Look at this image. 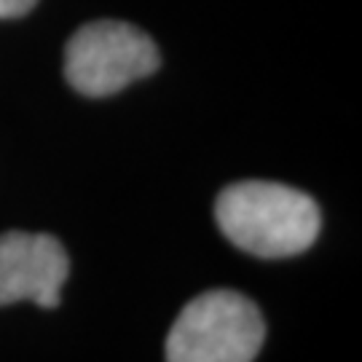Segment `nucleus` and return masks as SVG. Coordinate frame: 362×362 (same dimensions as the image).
<instances>
[{"label": "nucleus", "instance_id": "obj_4", "mask_svg": "<svg viewBox=\"0 0 362 362\" xmlns=\"http://www.w3.org/2000/svg\"><path fill=\"white\" fill-rule=\"evenodd\" d=\"M70 274L65 247L49 233L8 231L0 236V306L33 300L57 309Z\"/></svg>", "mask_w": 362, "mask_h": 362}, {"label": "nucleus", "instance_id": "obj_5", "mask_svg": "<svg viewBox=\"0 0 362 362\" xmlns=\"http://www.w3.org/2000/svg\"><path fill=\"white\" fill-rule=\"evenodd\" d=\"M38 0H0V19H16L35 8Z\"/></svg>", "mask_w": 362, "mask_h": 362}, {"label": "nucleus", "instance_id": "obj_2", "mask_svg": "<svg viewBox=\"0 0 362 362\" xmlns=\"http://www.w3.org/2000/svg\"><path fill=\"white\" fill-rule=\"evenodd\" d=\"M266 338L258 306L236 290H209L185 303L167 336V362H252Z\"/></svg>", "mask_w": 362, "mask_h": 362}, {"label": "nucleus", "instance_id": "obj_1", "mask_svg": "<svg viewBox=\"0 0 362 362\" xmlns=\"http://www.w3.org/2000/svg\"><path fill=\"white\" fill-rule=\"evenodd\" d=\"M215 218L223 236L255 258H290L320 233V207L309 194L282 182L245 180L218 196Z\"/></svg>", "mask_w": 362, "mask_h": 362}, {"label": "nucleus", "instance_id": "obj_3", "mask_svg": "<svg viewBox=\"0 0 362 362\" xmlns=\"http://www.w3.org/2000/svg\"><path fill=\"white\" fill-rule=\"evenodd\" d=\"M158 49L140 27L118 19L89 22L67 40L65 76L86 97H107L156 73Z\"/></svg>", "mask_w": 362, "mask_h": 362}]
</instances>
